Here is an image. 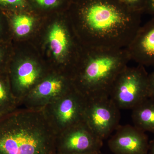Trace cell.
<instances>
[{
  "instance_id": "obj_1",
  "label": "cell",
  "mask_w": 154,
  "mask_h": 154,
  "mask_svg": "<svg viewBox=\"0 0 154 154\" xmlns=\"http://www.w3.org/2000/svg\"><path fill=\"white\" fill-rule=\"evenodd\" d=\"M56 137L42 109L20 108L0 119V154H57Z\"/></svg>"
},
{
  "instance_id": "obj_2",
  "label": "cell",
  "mask_w": 154,
  "mask_h": 154,
  "mask_svg": "<svg viewBox=\"0 0 154 154\" xmlns=\"http://www.w3.org/2000/svg\"><path fill=\"white\" fill-rule=\"evenodd\" d=\"M125 68L121 62L110 57L93 59L72 81L73 87L87 99L109 96L114 81Z\"/></svg>"
},
{
  "instance_id": "obj_3",
  "label": "cell",
  "mask_w": 154,
  "mask_h": 154,
  "mask_svg": "<svg viewBox=\"0 0 154 154\" xmlns=\"http://www.w3.org/2000/svg\"><path fill=\"white\" fill-rule=\"evenodd\" d=\"M109 97L120 110H132L149 98V75L142 66L125 68L114 81Z\"/></svg>"
},
{
  "instance_id": "obj_4",
  "label": "cell",
  "mask_w": 154,
  "mask_h": 154,
  "mask_svg": "<svg viewBox=\"0 0 154 154\" xmlns=\"http://www.w3.org/2000/svg\"><path fill=\"white\" fill-rule=\"evenodd\" d=\"M87 99L73 88L42 109L56 135L84 121Z\"/></svg>"
},
{
  "instance_id": "obj_5",
  "label": "cell",
  "mask_w": 154,
  "mask_h": 154,
  "mask_svg": "<svg viewBox=\"0 0 154 154\" xmlns=\"http://www.w3.org/2000/svg\"><path fill=\"white\" fill-rule=\"evenodd\" d=\"M120 110L109 96L88 99L84 121L103 141L119 125Z\"/></svg>"
},
{
  "instance_id": "obj_6",
  "label": "cell",
  "mask_w": 154,
  "mask_h": 154,
  "mask_svg": "<svg viewBox=\"0 0 154 154\" xmlns=\"http://www.w3.org/2000/svg\"><path fill=\"white\" fill-rule=\"evenodd\" d=\"M103 141L94 133L84 121L57 135V154H83L99 152Z\"/></svg>"
},
{
  "instance_id": "obj_7",
  "label": "cell",
  "mask_w": 154,
  "mask_h": 154,
  "mask_svg": "<svg viewBox=\"0 0 154 154\" xmlns=\"http://www.w3.org/2000/svg\"><path fill=\"white\" fill-rule=\"evenodd\" d=\"M73 88L71 79L55 74L48 75L23 99L20 107L30 110H42Z\"/></svg>"
},
{
  "instance_id": "obj_8",
  "label": "cell",
  "mask_w": 154,
  "mask_h": 154,
  "mask_svg": "<svg viewBox=\"0 0 154 154\" xmlns=\"http://www.w3.org/2000/svg\"><path fill=\"white\" fill-rule=\"evenodd\" d=\"M8 74L12 92L20 105L23 99L45 77L39 65L32 60L12 64Z\"/></svg>"
},
{
  "instance_id": "obj_9",
  "label": "cell",
  "mask_w": 154,
  "mask_h": 154,
  "mask_svg": "<svg viewBox=\"0 0 154 154\" xmlns=\"http://www.w3.org/2000/svg\"><path fill=\"white\" fill-rule=\"evenodd\" d=\"M108 141L114 154H148V137L134 125H119Z\"/></svg>"
},
{
  "instance_id": "obj_10",
  "label": "cell",
  "mask_w": 154,
  "mask_h": 154,
  "mask_svg": "<svg viewBox=\"0 0 154 154\" xmlns=\"http://www.w3.org/2000/svg\"><path fill=\"white\" fill-rule=\"evenodd\" d=\"M86 23L96 34L107 35L124 26L126 19L115 7L106 3H94L87 9Z\"/></svg>"
},
{
  "instance_id": "obj_11",
  "label": "cell",
  "mask_w": 154,
  "mask_h": 154,
  "mask_svg": "<svg viewBox=\"0 0 154 154\" xmlns=\"http://www.w3.org/2000/svg\"><path fill=\"white\" fill-rule=\"evenodd\" d=\"M136 51L137 60L142 65H154V19L140 30Z\"/></svg>"
},
{
  "instance_id": "obj_12",
  "label": "cell",
  "mask_w": 154,
  "mask_h": 154,
  "mask_svg": "<svg viewBox=\"0 0 154 154\" xmlns=\"http://www.w3.org/2000/svg\"><path fill=\"white\" fill-rule=\"evenodd\" d=\"M131 118L135 126L154 134V100L148 98L132 109Z\"/></svg>"
},
{
  "instance_id": "obj_13",
  "label": "cell",
  "mask_w": 154,
  "mask_h": 154,
  "mask_svg": "<svg viewBox=\"0 0 154 154\" xmlns=\"http://www.w3.org/2000/svg\"><path fill=\"white\" fill-rule=\"evenodd\" d=\"M18 100L11 89L8 72L0 75V116H4L20 108Z\"/></svg>"
},
{
  "instance_id": "obj_14",
  "label": "cell",
  "mask_w": 154,
  "mask_h": 154,
  "mask_svg": "<svg viewBox=\"0 0 154 154\" xmlns=\"http://www.w3.org/2000/svg\"><path fill=\"white\" fill-rule=\"evenodd\" d=\"M50 48L57 59L64 55L68 46L66 33L63 27L60 24L53 25L48 35Z\"/></svg>"
},
{
  "instance_id": "obj_15",
  "label": "cell",
  "mask_w": 154,
  "mask_h": 154,
  "mask_svg": "<svg viewBox=\"0 0 154 154\" xmlns=\"http://www.w3.org/2000/svg\"><path fill=\"white\" fill-rule=\"evenodd\" d=\"M34 20L32 17L25 15H14L11 19L12 31L17 36L22 37L30 33L33 28Z\"/></svg>"
},
{
  "instance_id": "obj_16",
  "label": "cell",
  "mask_w": 154,
  "mask_h": 154,
  "mask_svg": "<svg viewBox=\"0 0 154 154\" xmlns=\"http://www.w3.org/2000/svg\"><path fill=\"white\" fill-rule=\"evenodd\" d=\"M25 5V0H0V5L5 8H23Z\"/></svg>"
},
{
  "instance_id": "obj_17",
  "label": "cell",
  "mask_w": 154,
  "mask_h": 154,
  "mask_svg": "<svg viewBox=\"0 0 154 154\" xmlns=\"http://www.w3.org/2000/svg\"><path fill=\"white\" fill-rule=\"evenodd\" d=\"M4 47L0 45V75L8 72V66L5 61V52Z\"/></svg>"
},
{
  "instance_id": "obj_18",
  "label": "cell",
  "mask_w": 154,
  "mask_h": 154,
  "mask_svg": "<svg viewBox=\"0 0 154 154\" xmlns=\"http://www.w3.org/2000/svg\"><path fill=\"white\" fill-rule=\"evenodd\" d=\"M39 5L44 8H51L57 5L60 0H35Z\"/></svg>"
},
{
  "instance_id": "obj_19",
  "label": "cell",
  "mask_w": 154,
  "mask_h": 154,
  "mask_svg": "<svg viewBox=\"0 0 154 154\" xmlns=\"http://www.w3.org/2000/svg\"><path fill=\"white\" fill-rule=\"evenodd\" d=\"M149 98L154 100V71L149 75Z\"/></svg>"
},
{
  "instance_id": "obj_20",
  "label": "cell",
  "mask_w": 154,
  "mask_h": 154,
  "mask_svg": "<svg viewBox=\"0 0 154 154\" xmlns=\"http://www.w3.org/2000/svg\"><path fill=\"white\" fill-rule=\"evenodd\" d=\"M146 5L149 11L154 14V0H146Z\"/></svg>"
},
{
  "instance_id": "obj_21",
  "label": "cell",
  "mask_w": 154,
  "mask_h": 154,
  "mask_svg": "<svg viewBox=\"0 0 154 154\" xmlns=\"http://www.w3.org/2000/svg\"><path fill=\"white\" fill-rule=\"evenodd\" d=\"M148 154H154V139L149 142Z\"/></svg>"
},
{
  "instance_id": "obj_22",
  "label": "cell",
  "mask_w": 154,
  "mask_h": 154,
  "mask_svg": "<svg viewBox=\"0 0 154 154\" xmlns=\"http://www.w3.org/2000/svg\"><path fill=\"white\" fill-rule=\"evenodd\" d=\"M3 23H2V20H1V18H0V36H1L2 32L3 31Z\"/></svg>"
},
{
  "instance_id": "obj_23",
  "label": "cell",
  "mask_w": 154,
  "mask_h": 154,
  "mask_svg": "<svg viewBox=\"0 0 154 154\" xmlns=\"http://www.w3.org/2000/svg\"><path fill=\"white\" fill-rule=\"evenodd\" d=\"M128 2H131V3H138L141 0H127Z\"/></svg>"
},
{
  "instance_id": "obj_24",
  "label": "cell",
  "mask_w": 154,
  "mask_h": 154,
  "mask_svg": "<svg viewBox=\"0 0 154 154\" xmlns=\"http://www.w3.org/2000/svg\"><path fill=\"white\" fill-rule=\"evenodd\" d=\"M99 152H97V153H89V154H98V153Z\"/></svg>"
},
{
  "instance_id": "obj_25",
  "label": "cell",
  "mask_w": 154,
  "mask_h": 154,
  "mask_svg": "<svg viewBox=\"0 0 154 154\" xmlns=\"http://www.w3.org/2000/svg\"><path fill=\"white\" fill-rule=\"evenodd\" d=\"M98 154H102V153L101 152H99L98 153Z\"/></svg>"
},
{
  "instance_id": "obj_26",
  "label": "cell",
  "mask_w": 154,
  "mask_h": 154,
  "mask_svg": "<svg viewBox=\"0 0 154 154\" xmlns=\"http://www.w3.org/2000/svg\"><path fill=\"white\" fill-rule=\"evenodd\" d=\"M2 116H0V119H1V118H2Z\"/></svg>"
}]
</instances>
